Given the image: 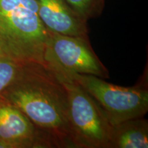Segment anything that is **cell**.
Returning <instances> with one entry per match:
<instances>
[{
	"label": "cell",
	"mask_w": 148,
	"mask_h": 148,
	"mask_svg": "<svg viewBox=\"0 0 148 148\" xmlns=\"http://www.w3.org/2000/svg\"><path fill=\"white\" fill-rule=\"evenodd\" d=\"M48 30L36 0H0V47L18 63L44 64Z\"/></svg>",
	"instance_id": "7a4b0ae2"
},
{
	"label": "cell",
	"mask_w": 148,
	"mask_h": 148,
	"mask_svg": "<svg viewBox=\"0 0 148 148\" xmlns=\"http://www.w3.org/2000/svg\"><path fill=\"white\" fill-rule=\"evenodd\" d=\"M38 15L47 30L88 38L86 22L77 16L65 0H36Z\"/></svg>",
	"instance_id": "52a82bcc"
},
{
	"label": "cell",
	"mask_w": 148,
	"mask_h": 148,
	"mask_svg": "<svg viewBox=\"0 0 148 148\" xmlns=\"http://www.w3.org/2000/svg\"><path fill=\"white\" fill-rule=\"evenodd\" d=\"M53 71L67 94L75 148H108L112 125L101 107L76 81L61 72Z\"/></svg>",
	"instance_id": "3957f363"
},
{
	"label": "cell",
	"mask_w": 148,
	"mask_h": 148,
	"mask_svg": "<svg viewBox=\"0 0 148 148\" xmlns=\"http://www.w3.org/2000/svg\"><path fill=\"white\" fill-rule=\"evenodd\" d=\"M65 1L73 12L86 22L100 14L103 5V0H65Z\"/></svg>",
	"instance_id": "9c48e42d"
},
{
	"label": "cell",
	"mask_w": 148,
	"mask_h": 148,
	"mask_svg": "<svg viewBox=\"0 0 148 148\" xmlns=\"http://www.w3.org/2000/svg\"><path fill=\"white\" fill-rule=\"evenodd\" d=\"M0 97L21 110L50 137L56 147L75 148L67 94L53 71L45 64H22L17 76Z\"/></svg>",
	"instance_id": "6da1fadb"
},
{
	"label": "cell",
	"mask_w": 148,
	"mask_h": 148,
	"mask_svg": "<svg viewBox=\"0 0 148 148\" xmlns=\"http://www.w3.org/2000/svg\"><path fill=\"white\" fill-rule=\"evenodd\" d=\"M44 63L49 69L65 73L92 75L107 79L109 73L88 38L68 36L48 30Z\"/></svg>",
	"instance_id": "5b68a950"
},
{
	"label": "cell",
	"mask_w": 148,
	"mask_h": 148,
	"mask_svg": "<svg viewBox=\"0 0 148 148\" xmlns=\"http://www.w3.org/2000/svg\"><path fill=\"white\" fill-rule=\"evenodd\" d=\"M148 121L143 117L112 126L108 148H147Z\"/></svg>",
	"instance_id": "ba28073f"
},
{
	"label": "cell",
	"mask_w": 148,
	"mask_h": 148,
	"mask_svg": "<svg viewBox=\"0 0 148 148\" xmlns=\"http://www.w3.org/2000/svg\"><path fill=\"white\" fill-rule=\"evenodd\" d=\"M53 71L61 72L76 81L99 103L112 126L127 120L143 117L147 114L148 90L147 84L142 82L124 87L92 75Z\"/></svg>",
	"instance_id": "277c9868"
},
{
	"label": "cell",
	"mask_w": 148,
	"mask_h": 148,
	"mask_svg": "<svg viewBox=\"0 0 148 148\" xmlns=\"http://www.w3.org/2000/svg\"><path fill=\"white\" fill-rule=\"evenodd\" d=\"M0 148H12V146L6 140L0 138Z\"/></svg>",
	"instance_id": "8fae6325"
},
{
	"label": "cell",
	"mask_w": 148,
	"mask_h": 148,
	"mask_svg": "<svg viewBox=\"0 0 148 148\" xmlns=\"http://www.w3.org/2000/svg\"><path fill=\"white\" fill-rule=\"evenodd\" d=\"M0 56H5V55L3 54L2 50H1V47H0Z\"/></svg>",
	"instance_id": "7c38bea8"
},
{
	"label": "cell",
	"mask_w": 148,
	"mask_h": 148,
	"mask_svg": "<svg viewBox=\"0 0 148 148\" xmlns=\"http://www.w3.org/2000/svg\"><path fill=\"white\" fill-rule=\"evenodd\" d=\"M22 64L6 56H0V96L14 80Z\"/></svg>",
	"instance_id": "30bf717a"
},
{
	"label": "cell",
	"mask_w": 148,
	"mask_h": 148,
	"mask_svg": "<svg viewBox=\"0 0 148 148\" xmlns=\"http://www.w3.org/2000/svg\"><path fill=\"white\" fill-rule=\"evenodd\" d=\"M0 138L12 148H53L49 136L40 130L21 110L0 97Z\"/></svg>",
	"instance_id": "8992f818"
}]
</instances>
